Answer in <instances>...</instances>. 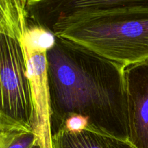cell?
<instances>
[{
    "mask_svg": "<svg viewBox=\"0 0 148 148\" xmlns=\"http://www.w3.org/2000/svg\"><path fill=\"white\" fill-rule=\"evenodd\" d=\"M52 135L72 115L127 140L124 65L60 36L47 51Z\"/></svg>",
    "mask_w": 148,
    "mask_h": 148,
    "instance_id": "6da1fadb",
    "label": "cell"
},
{
    "mask_svg": "<svg viewBox=\"0 0 148 148\" xmlns=\"http://www.w3.org/2000/svg\"><path fill=\"white\" fill-rule=\"evenodd\" d=\"M126 66L148 58V9L108 10L63 20L49 29Z\"/></svg>",
    "mask_w": 148,
    "mask_h": 148,
    "instance_id": "7a4b0ae2",
    "label": "cell"
},
{
    "mask_svg": "<svg viewBox=\"0 0 148 148\" xmlns=\"http://www.w3.org/2000/svg\"><path fill=\"white\" fill-rule=\"evenodd\" d=\"M27 0H0L1 125L33 130V103L23 46Z\"/></svg>",
    "mask_w": 148,
    "mask_h": 148,
    "instance_id": "3957f363",
    "label": "cell"
},
{
    "mask_svg": "<svg viewBox=\"0 0 148 148\" xmlns=\"http://www.w3.org/2000/svg\"><path fill=\"white\" fill-rule=\"evenodd\" d=\"M55 38L52 32L29 17L23 42L33 96V130L43 148H52L47 51L53 45Z\"/></svg>",
    "mask_w": 148,
    "mask_h": 148,
    "instance_id": "277c9868",
    "label": "cell"
},
{
    "mask_svg": "<svg viewBox=\"0 0 148 148\" xmlns=\"http://www.w3.org/2000/svg\"><path fill=\"white\" fill-rule=\"evenodd\" d=\"M127 101V140L148 148V58L123 69Z\"/></svg>",
    "mask_w": 148,
    "mask_h": 148,
    "instance_id": "5b68a950",
    "label": "cell"
},
{
    "mask_svg": "<svg viewBox=\"0 0 148 148\" xmlns=\"http://www.w3.org/2000/svg\"><path fill=\"white\" fill-rule=\"evenodd\" d=\"M148 9V0H27L29 17L49 30L74 17L123 8Z\"/></svg>",
    "mask_w": 148,
    "mask_h": 148,
    "instance_id": "8992f818",
    "label": "cell"
},
{
    "mask_svg": "<svg viewBox=\"0 0 148 148\" xmlns=\"http://www.w3.org/2000/svg\"><path fill=\"white\" fill-rule=\"evenodd\" d=\"M52 148H136L119 138L88 126L78 131L60 129L52 135Z\"/></svg>",
    "mask_w": 148,
    "mask_h": 148,
    "instance_id": "52a82bcc",
    "label": "cell"
},
{
    "mask_svg": "<svg viewBox=\"0 0 148 148\" xmlns=\"http://www.w3.org/2000/svg\"><path fill=\"white\" fill-rule=\"evenodd\" d=\"M38 140L31 129L20 125H0V148H30Z\"/></svg>",
    "mask_w": 148,
    "mask_h": 148,
    "instance_id": "ba28073f",
    "label": "cell"
},
{
    "mask_svg": "<svg viewBox=\"0 0 148 148\" xmlns=\"http://www.w3.org/2000/svg\"><path fill=\"white\" fill-rule=\"evenodd\" d=\"M88 126H90L89 121L86 118L79 115H72L64 120L60 129L69 131H78L86 128Z\"/></svg>",
    "mask_w": 148,
    "mask_h": 148,
    "instance_id": "9c48e42d",
    "label": "cell"
},
{
    "mask_svg": "<svg viewBox=\"0 0 148 148\" xmlns=\"http://www.w3.org/2000/svg\"><path fill=\"white\" fill-rule=\"evenodd\" d=\"M30 148H43V147H42L41 145L40 144V143H39L38 140V141L36 142V143H35V144L33 145Z\"/></svg>",
    "mask_w": 148,
    "mask_h": 148,
    "instance_id": "30bf717a",
    "label": "cell"
}]
</instances>
